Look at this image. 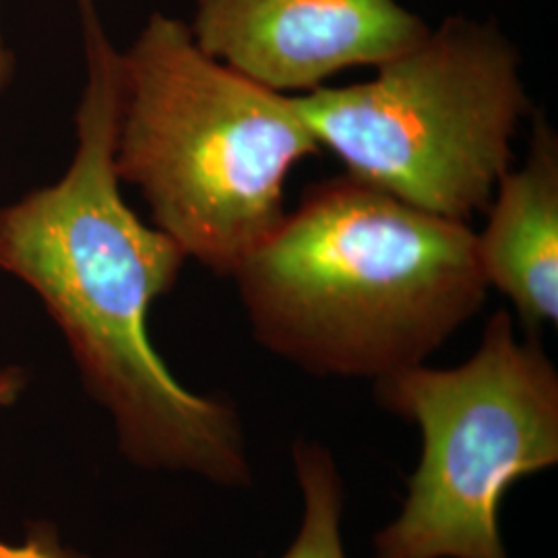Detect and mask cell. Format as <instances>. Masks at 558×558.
Instances as JSON below:
<instances>
[{"instance_id":"obj_9","label":"cell","mask_w":558,"mask_h":558,"mask_svg":"<svg viewBox=\"0 0 558 558\" xmlns=\"http://www.w3.org/2000/svg\"><path fill=\"white\" fill-rule=\"evenodd\" d=\"M0 558H71L50 539H32L25 546H9L0 542Z\"/></svg>"},{"instance_id":"obj_5","label":"cell","mask_w":558,"mask_h":558,"mask_svg":"<svg viewBox=\"0 0 558 558\" xmlns=\"http://www.w3.org/2000/svg\"><path fill=\"white\" fill-rule=\"evenodd\" d=\"M380 405L422 430V459L375 558H507V490L558 459V375L534 338L497 311L456 368L410 366L377 380Z\"/></svg>"},{"instance_id":"obj_7","label":"cell","mask_w":558,"mask_h":558,"mask_svg":"<svg viewBox=\"0 0 558 558\" xmlns=\"http://www.w3.org/2000/svg\"><path fill=\"white\" fill-rule=\"evenodd\" d=\"M476 253L488 288L513 302L530 338L558 319V137L539 112L525 160L497 184Z\"/></svg>"},{"instance_id":"obj_1","label":"cell","mask_w":558,"mask_h":558,"mask_svg":"<svg viewBox=\"0 0 558 558\" xmlns=\"http://www.w3.org/2000/svg\"><path fill=\"white\" fill-rule=\"evenodd\" d=\"M85 85L77 147L57 182L0 207V271L40 296L92 396L112 412L120 447L141 465L189 470L239 486L251 480L239 414L184 389L147 333V315L186 260L137 218L114 168L120 50L98 0H75Z\"/></svg>"},{"instance_id":"obj_10","label":"cell","mask_w":558,"mask_h":558,"mask_svg":"<svg viewBox=\"0 0 558 558\" xmlns=\"http://www.w3.org/2000/svg\"><path fill=\"white\" fill-rule=\"evenodd\" d=\"M25 387V375L20 368H4L0 371V410L9 408L20 398Z\"/></svg>"},{"instance_id":"obj_4","label":"cell","mask_w":558,"mask_h":558,"mask_svg":"<svg viewBox=\"0 0 558 558\" xmlns=\"http://www.w3.org/2000/svg\"><path fill=\"white\" fill-rule=\"evenodd\" d=\"M518 48L497 25L447 17L373 80L296 96L345 174L453 221L486 211L532 112Z\"/></svg>"},{"instance_id":"obj_11","label":"cell","mask_w":558,"mask_h":558,"mask_svg":"<svg viewBox=\"0 0 558 558\" xmlns=\"http://www.w3.org/2000/svg\"><path fill=\"white\" fill-rule=\"evenodd\" d=\"M13 66H15V60L9 52L4 38H2V32H0V94L7 89L9 81L13 77Z\"/></svg>"},{"instance_id":"obj_6","label":"cell","mask_w":558,"mask_h":558,"mask_svg":"<svg viewBox=\"0 0 558 558\" xmlns=\"http://www.w3.org/2000/svg\"><path fill=\"white\" fill-rule=\"evenodd\" d=\"M189 29L211 59L304 96L345 69L396 59L430 25L399 0H195Z\"/></svg>"},{"instance_id":"obj_3","label":"cell","mask_w":558,"mask_h":558,"mask_svg":"<svg viewBox=\"0 0 558 558\" xmlns=\"http://www.w3.org/2000/svg\"><path fill=\"white\" fill-rule=\"evenodd\" d=\"M114 168L154 226L232 278L286 216L283 186L323 149L296 96L205 54L189 23L154 13L120 52Z\"/></svg>"},{"instance_id":"obj_2","label":"cell","mask_w":558,"mask_h":558,"mask_svg":"<svg viewBox=\"0 0 558 558\" xmlns=\"http://www.w3.org/2000/svg\"><path fill=\"white\" fill-rule=\"evenodd\" d=\"M232 278L269 352L352 379L424 364L488 292L468 223L348 174L306 189Z\"/></svg>"},{"instance_id":"obj_8","label":"cell","mask_w":558,"mask_h":558,"mask_svg":"<svg viewBox=\"0 0 558 558\" xmlns=\"http://www.w3.org/2000/svg\"><path fill=\"white\" fill-rule=\"evenodd\" d=\"M304 513L299 534L281 558H345L341 542L343 486L336 461L315 442L294 447Z\"/></svg>"}]
</instances>
